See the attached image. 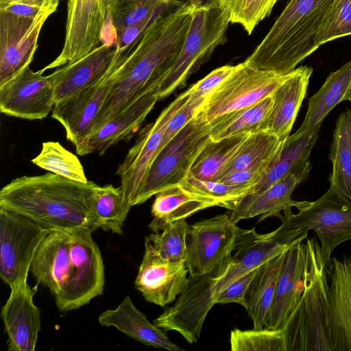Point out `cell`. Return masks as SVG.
Here are the masks:
<instances>
[{"label":"cell","instance_id":"38","mask_svg":"<svg viewBox=\"0 0 351 351\" xmlns=\"http://www.w3.org/2000/svg\"><path fill=\"white\" fill-rule=\"evenodd\" d=\"M32 162L43 169L69 180L80 182L88 181L78 158L58 142L43 143L40 154Z\"/></svg>","mask_w":351,"mask_h":351},{"label":"cell","instance_id":"26","mask_svg":"<svg viewBox=\"0 0 351 351\" xmlns=\"http://www.w3.org/2000/svg\"><path fill=\"white\" fill-rule=\"evenodd\" d=\"M307 179L306 177L291 173L273 184L258 195L253 197H243L237 206L230 210V216L234 223L241 219L261 215L259 221L267 217L276 216L281 219L284 213L291 211L293 207L298 210L308 206L309 201H295L291 195L300 183Z\"/></svg>","mask_w":351,"mask_h":351},{"label":"cell","instance_id":"50","mask_svg":"<svg viewBox=\"0 0 351 351\" xmlns=\"http://www.w3.org/2000/svg\"><path fill=\"white\" fill-rule=\"evenodd\" d=\"M237 0H206V1H210L217 3L222 7H227L232 10L234 4Z\"/></svg>","mask_w":351,"mask_h":351},{"label":"cell","instance_id":"22","mask_svg":"<svg viewBox=\"0 0 351 351\" xmlns=\"http://www.w3.org/2000/svg\"><path fill=\"white\" fill-rule=\"evenodd\" d=\"M308 263L309 248L306 239L296 243L286 252L265 328H282L302 295Z\"/></svg>","mask_w":351,"mask_h":351},{"label":"cell","instance_id":"53","mask_svg":"<svg viewBox=\"0 0 351 351\" xmlns=\"http://www.w3.org/2000/svg\"><path fill=\"white\" fill-rule=\"evenodd\" d=\"M351 102V101H350Z\"/></svg>","mask_w":351,"mask_h":351},{"label":"cell","instance_id":"4","mask_svg":"<svg viewBox=\"0 0 351 351\" xmlns=\"http://www.w3.org/2000/svg\"><path fill=\"white\" fill-rule=\"evenodd\" d=\"M309 263L304 288L282 330L286 351H331L328 264L315 237L306 239Z\"/></svg>","mask_w":351,"mask_h":351},{"label":"cell","instance_id":"20","mask_svg":"<svg viewBox=\"0 0 351 351\" xmlns=\"http://www.w3.org/2000/svg\"><path fill=\"white\" fill-rule=\"evenodd\" d=\"M331 351H351V254L328 264Z\"/></svg>","mask_w":351,"mask_h":351},{"label":"cell","instance_id":"43","mask_svg":"<svg viewBox=\"0 0 351 351\" xmlns=\"http://www.w3.org/2000/svg\"><path fill=\"white\" fill-rule=\"evenodd\" d=\"M175 7L161 8L144 20L117 32L114 34V55L110 72L114 71L121 61L134 49L145 31L156 19L167 10Z\"/></svg>","mask_w":351,"mask_h":351},{"label":"cell","instance_id":"25","mask_svg":"<svg viewBox=\"0 0 351 351\" xmlns=\"http://www.w3.org/2000/svg\"><path fill=\"white\" fill-rule=\"evenodd\" d=\"M321 125L319 124L302 134L295 132L289 135L278 154L263 173L250 193L244 197L258 195L273 184L291 173L308 178L312 168L309 156L319 137Z\"/></svg>","mask_w":351,"mask_h":351},{"label":"cell","instance_id":"1","mask_svg":"<svg viewBox=\"0 0 351 351\" xmlns=\"http://www.w3.org/2000/svg\"><path fill=\"white\" fill-rule=\"evenodd\" d=\"M195 7L186 1L160 14L110 73V89L92 134L138 98L156 90L183 45Z\"/></svg>","mask_w":351,"mask_h":351},{"label":"cell","instance_id":"2","mask_svg":"<svg viewBox=\"0 0 351 351\" xmlns=\"http://www.w3.org/2000/svg\"><path fill=\"white\" fill-rule=\"evenodd\" d=\"M99 185L47 173L22 176L0 191V207L24 215L49 232H93L99 225L92 208Z\"/></svg>","mask_w":351,"mask_h":351},{"label":"cell","instance_id":"15","mask_svg":"<svg viewBox=\"0 0 351 351\" xmlns=\"http://www.w3.org/2000/svg\"><path fill=\"white\" fill-rule=\"evenodd\" d=\"M91 234L86 231L71 232L73 277L62 302L56 306L62 312L77 309L103 293L104 265Z\"/></svg>","mask_w":351,"mask_h":351},{"label":"cell","instance_id":"30","mask_svg":"<svg viewBox=\"0 0 351 351\" xmlns=\"http://www.w3.org/2000/svg\"><path fill=\"white\" fill-rule=\"evenodd\" d=\"M344 101H351V60L331 72L318 91L309 98L304 121L295 133H304L322 124L329 112Z\"/></svg>","mask_w":351,"mask_h":351},{"label":"cell","instance_id":"9","mask_svg":"<svg viewBox=\"0 0 351 351\" xmlns=\"http://www.w3.org/2000/svg\"><path fill=\"white\" fill-rule=\"evenodd\" d=\"M49 231L0 207V276L10 288L27 281L35 252Z\"/></svg>","mask_w":351,"mask_h":351},{"label":"cell","instance_id":"10","mask_svg":"<svg viewBox=\"0 0 351 351\" xmlns=\"http://www.w3.org/2000/svg\"><path fill=\"white\" fill-rule=\"evenodd\" d=\"M307 237L308 232L298 238H294L280 233L277 229L269 233L261 234L254 228H240L234 255L210 276V282L214 303L216 297L230 283L284 253L296 243L305 240Z\"/></svg>","mask_w":351,"mask_h":351},{"label":"cell","instance_id":"31","mask_svg":"<svg viewBox=\"0 0 351 351\" xmlns=\"http://www.w3.org/2000/svg\"><path fill=\"white\" fill-rule=\"evenodd\" d=\"M286 252L263 264L250 285L245 309L253 322L254 328L265 327Z\"/></svg>","mask_w":351,"mask_h":351},{"label":"cell","instance_id":"41","mask_svg":"<svg viewBox=\"0 0 351 351\" xmlns=\"http://www.w3.org/2000/svg\"><path fill=\"white\" fill-rule=\"evenodd\" d=\"M180 184L189 189L212 197L221 203V206L232 210L253 186L230 185L219 181L202 180L188 175Z\"/></svg>","mask_w":351,"mask_h":351},{"label":"cell","instance_id":"11","mask_svg":"<svg viewBox=\"0 0 351 351\" xmlns=\"http://www.w3.org/2000/svg\"><path fill=\"white\" fill-rule=\"evenodd\" d=\"M239 230L230 212L191 225L186 260L189 276L214 274L231 258Z\"/></svg>","mask_w":351,"mask_h":351},{"label":"cell","instance_id":"47","mask_svg":"<svg viewBox=\"0 0 351 351\" xmlns=\"http://www.w3.org/2000/svg\"><path fill=\"white\" fill-rule=\"evenodd\" d=\"M239 64L237 65L227 64L215 69L206 77L189 88L186 92L199 96L207 97L229 77L239 67Z\"/></svg>","mask_w":351,"mask_h":351},{"label":"cell","instance_id":"19","mask_svg":"<svg viewBox=\"0 0 351 351\" xmlns=\"http://www.w3.org/2000/svg\"><path fill=\"white\" fill-rule=\"evenodd\" d=\"M37 285L32 288L23 281L10 288V296L1 313L8 335V351L35 350L40 330V311L33 301Z\"/></svg>","mask_w":351,"mask_h":351},{"label":"cell","instance_id":"28","mask_svg":"<svg viewBox=\"0 0 351 351\" xmlns=\"http://www.w3.org/2000/svg\"><path fill=\"white\" fill-rule=\"evenodd\" d=\"M98 321L101 325L114 327L148 346L170 351L184 350L170 341L165 330L151 324L146 316L134 305L129 295H126L115 309L101 313Z\"/></svg>","mask_w":351,"mask_h":351},{"label":"cell","instance_id":"29","mask_svg":"<svg viewBox=\"0 0 351 351\" xmlns=\"http://www.w3.org/2000/svg\"><path fill=\"white\" fill-rule=\"evenodd\" d=\"M213 206H221V203L182 184L173 186L156 194L152 206L153 220L148 227L157 233L170 223Z\"/></svg>","mask_w":351,"mask_h":351},{"label":"cell","instance_id":"7","mask_svg":"<svg viewBox=\"0 0 351 351\" xmlns=\"http://www.w3.org/2000/svg\"><path fill=\"white\" fill-rule=\"evenodd\" d=\"M284 214L277 229L295 237L313 230L328 259L338 245L351 240V199L333 186L297 214Z\"/></svg>","mask_w":351,"mask_h":351},{"label":"cell","instance_id":"49","mask_svg":"<svg viewBox=\"0 0 351 351\" xmlns=\"http://www.w3.org/2000/svg\"><path fill=\"white\" fill-rule=\"evenodd\" d=\"M46 3L40 4L24 1H13L6 3H0V10L20 16L35 17Z\"/></svg>","mask_w":351,"mask_h":351},{"label":"cell","instance_id":"16","mask_svg":"<svg viewBox=\"0 0 351 351\" xmlns=\"http://www.w3.org/2000/svg\"><path fill=\"white\" fill-rule=\"evenodd\" d=\"M26 66L0 84L1 113L27 120H41L55 104L54 88L49 75Z\"/></svg>","mask_w":351,"mask_h":351},{"label":"cell","instance_id":"24","mask_svg":"<svg viewBox=\"0 0 351 351\" xmlns=\"http://www.w3.org/2000/svg\"><path fill=\"white\" fill-rule=\"evenodd\" d=\"M158 100L153 91L140 97L90 135L75 149L77 154L85 156L97 152L103 155L110 147L128 141L136 134Z\"/></svg>","mask_w":351,"mask_h":351},{"label":"cell","instance_id":"27","mask_svg":"<svg viewBox=\"0 0 351 351\" xmlns=\"http://www.w3.org/2000/svg\"><path fill=\"white\" fill-rule=\"evenodd\" d=\"M313 68L301 66L289 73L273 93L274 104L269 117L267 130L285 141L306 97Z\"/></svg>","mask_w":351,"mask_h":351},{"label":"cell","instance_id":"34","mask_svg":"<svg viewBox=\"0 0 351 351\" xmlns=\"http://www.w3.org/2000/svg\"><path fill=\"white\" fill-rule=\"evenodd\" d=\"M273 104L271 95L248 108L219 117L211 134V140L218 141L267 130Z\"/></svg>","mask_w":351,"mask_h":351},{"label":"cell","instance_id":"45","mask_svg":"<svg viewBox=\"0 0 351 351\" xmlns=\"http://www.w3.org/2000/svg\"><path fill=\"white\" fill-rule=\"evenodd\" d=\"M190 97L169 120L160 145V150L195 115L206 97L189 93ZM157 153V154H158ZM157 155V154H156Z\"/></svg>","mask_w":351,"mask_h":351},{"label":"cell","instance_id":"37","mask_svg":"<svg viewBox=\"0 0 351 351\" xmlns=\"http://www.w3.org/2000/svg\"><path fill=\"white\" fill-rule=\"evenodd\" d=\"M123 191L112 184L99 186L93 199V212L99 228L112 233L122 234V227L127 215L123 206Z\"/></svg>","mask_w":351,"mask_h":351},{"label":"cell","instance_id":"3","mask_svg":"<svg viewBox=\"0 0 351 351\" xmlns=\"http://www.w3.org/2000/svg\"><path fill=\"white\" fill-rule=\"evenodd\" d=\"M334 0H290L267 35L243 62L286 75L319 47L317 33Z\"/></svg>","mask_w":351,"mask_h":351},{"label":"cell","instance_id":"39","mask_svg":"<svg viewBox=\"0 0 351 351\" xmlns=\"http://www.w3.org/2000/svg\"><path fill=\"white\" fill-rule=\"evenodd\" d=\"M191 226L185 219L170 223L161 233L154 232L145 237L158 254L170 262H186L187 239Z\"/></svg>","mask_w":351,"mask_h":351},{"label":"cell","instance_id":"14","mask_svg":"<svg viewBox=\"0 0 351 351\" xmlns=\"http://www.w3.org/2000/svg\"><path fill=\"white\" fill-rule=\"evenodd\" d=\"M108 0H68L64 46L60 55L40 69L74 62L98 47L108 19Z\"/></svg>","mask_w":351,"mask_h":351},{"label":"cell","instance_id":"12","mask_svg":"<svg viewBox=\"0 0 351 351\" xmlns=\"http://www.w3.org/2000/svg\"><path fill=\"white\" fill-rule=\"evenodd\" d=\"M58 4L47 2L35 17L0 10V84L32 62L42 27Z\"/></svg>","mask_w":351,"mask_h":351},{"label":"cell","instance_id":"42","mask_svg":"<svg viewBox=\"0 0 351 351\" xmlns=\"http://www.w3.org/2000/svg\"><path fill=\"white\" fill-rule=\"evenodd\" d=\"M351 35V0H334L317 33L318 47L334 39Z\"/></svg>","mask_w":351,"mask_h":351},{"label":"cell","instance_id":"23","mask_svg":"<svg viewBox=\"0 0 351 351\" xmlns=\"http://www.w3.org/2000/svg\"><path fill=\"white\" fill-rule=\"evenodd\" d=\"M114 55V47L104 43L49 75L54 88L55 103L101 82L110 74Z\"/></svg>","mask_w":351,"mask_h":351},{"label":"cell","instance_id":"44","mask_svg":"<svg viewBox=\"0 0 351 351\" xmlns=\"http://www.w3.org/2000/svg\"><path fill=\"white\" fill-rule=\"evenodd\" d=\"M278 0H237L230 23L240 25L250 35L256 25L268 17Z\"/></svg>","mask_w":351,"mask_h":351},{"label":"cell","instance_id":"17","mask_svg":"<svg viewBox=\"0 0 351 351\" xmlns=\"http://www.w3.org/2000/svg\"><path fill=\"white\" fill-rule=\"evenodd\" d=\"M188 274L186 262L165 260L145 238V252L134 285L146 301L161 307L174 302L186 287Z\"/></svg>","mask_w":351,"mask_h":351},{"label":"cell","instance_id":"40","mask_svg":"<svg viewBox=\"0 0 351 351\" xmlns=\"http://www.w3.org/2000/svg\"><path fill=\"white\" fill-rule=\"evenodd\" d=\"M230 344L232 351H286L281 328H235L230 332Z\"/></svg>","mask_w":351,"mask_h":351},{"label":"cell","instance_id":"21","mask_svg":"<svg viewBox=\"0 0 351 351\" xmlns=\"http://www.w3.org/2000/svg\"><path fill=\"white\" fill-rule=\"evenodd\" d=\"M111 84L112 80L108 75L97 85L55 103L51 117L62 125L67 140L75 146V149L92 134Z\"/></svg>","mask_w":351,"mask_h":351},{"label":"cell","instance_id":"46","mask_svg":"<svg viewBox=\"0 0 351 351\" xmlns=\"http://www.w3.org/2000/svg\"><path fill=\"white\" fill-rule=\"evenodd\" d=\"M259 267L241 276L230 283L215 298L216 304L237 303L247 307L246 294Z\"/></svg>","mask_w":351,"mask_h":351},{"label":"cell","instance_id":"5","mask_svg":"<svg viewBox=\"0 0 351 351\" xmlns=\"http://www.w3.org/2000/svg\"><path fill=\"white\" fill-rule=\"evenodd\" d=\"M232 10L206 1L196 6L183 45L158 86L153 93L158 99L169 96L184 84L227 41Z\"/></svg>","mask_w":351,"mask_h":351},{"label":"cell","instance_id":"32","mask_svg":"<svg viewBox=\"0 0 351 351\" xmlns=\"http://www.w3.org/2000/svg\"><path fill=\"white\" fill-rule=\"evenodd\" d=\"M285 141L268 130L249 135L225 169L221 179L232 172L243 169L264 172L278 154Z\"/></svg>","mask_w":351,"mask_h":351},{"label":"cell","instance_id":"52","mask_svg":"<svg viewBox=\"0 0 351 351\" xmlns=\"http://www.w3.org/2000/svg\"><path fill=\"white\" fill-rule=\"evenodd\" d=\"M186 1L195 6L200 5L206 1V0H186Z\"/></svg>","mask_w":351,"mask_h":351},{"label":"cell","instance_id":"51","mask_svg":"<svg viewBox=\"0 0 351 351\" xmlns=\"http://www.w3.org/2000/svg\"><path fill=\"white\" fill-rule=\"evenodd\" d=\"M49 1H51V0H0V3H6L13 2V1H24V2H29V3H34L43 4Z\"/></svg>","mask_w":351,"mask_h":351},{"label":"cell","instance_id":"18","mask_svg":"<svg viewBox=\"0 0 351 351\" xmlns=\"http://www.w3.org/2000/svg\"><path fill=\"white\" fill-rule=\"evenodd\" d=\"M70 238L71 232H49L38 246L29 269L38 284L49 289L56 306L62 302L73 277Z\"/></svg>","mask_w":351,"mask_h":351},{"label":"cell","instance_id":"13","mask_svg":"<svg viewBox=\"0 0 351 351\" xmlns=\"http://www.w3.org/2000/svg\"><path fill=\"white\" fill-rule=\"evenodd\" d=\"M189 97L186 91L181 93L161 112L154 122L142 128L134 145L119 165L116 174L121 178L123 206L127 216L134 206L138 189L158 153L169 120Z\"/></svg>","mask_w":351,"mask_h":351},{"label":"cell","instance_id":"36","mask_svg":"<svg viewBox=\"0 0 351 351\" xmlns=\"http://www.w3.org/2000/svg\"><path fill=\"white\" fill-rule=\"evenodd\" d=\"M182 3L179 0H108L107 20L114 36L117 32L144 20L161 8Z\"/></svg>","mask_w":351,"mask_h":351},{"label":"cell","instance_id":"6","mask_svg":"<svg viewBox=\"0 0 351 351\" xmlns=\"http://www.w3.org/2000/svg\"><path fill=\"white\" fill-rule=\"evenodd\" d=\"M218 121L219 117L207 122L195 114L160 150L138 189L134 206L186 179L196 157L211 139Z\"/></svg>","mask_w":351,"mask_h":351},{"label":"cell","instance_id":"8","mask_svg":"<svg viewBox=\"0 0 351 351\" xmlns=\"http://www.w3.org/2000/svg\"><path fill=\"white\" fill-rule=\"evenodd\" d=\"M289 74L280 75L239 63V67L206 97L195 114L210 122L248 108L273 95Z\"/></svg>","mask_w":351,"mask_h":351},{"label":"cell","instance_id":"48","mask_svg":"<svg viewBox=\"0 0 351 351\" xmlns=\"http://www.w3.org/2000/svg\"><path fill=\"white\" fill-rule=\"evenodd\" d=\"M263 173L259 170H239L227 175L219 182L230 185L254 186L259 180Z\"/></svg>","mask_w":351,"mask_h":351},{"label":"cell","instance_id":"35","mask_svg":"<svg viewBox=\"0 0 351 351\" xmlns=\"http://www.w3.org/2000/svg\"><path fill=\"white\" fill-rule=\"evenodd\" d=\"M248 136L210 139L196 157L189 175L198 180L219 181Z\"/></svg>","mask_w":351,"mask_h":351},{"label":"cell","instance_id":"33","mask_svg":"<svg viewBox=\"0 0 351 351\" xmlns=\"http://www.w3.org/2000/svg\"><path fill=\"white\" fill-rule=\"evenodd\" d=\"M329 158L332 165L330 186L351 199V109L341 112L336 121Z\"/></svg>","mask_w":351,"mask_h":351}]
</instances>
